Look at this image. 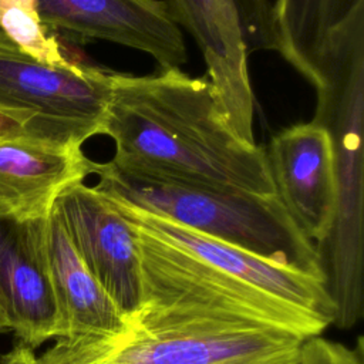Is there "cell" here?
I'll return each instance as SVG.
<instances>
[{
	"label": "cell",
	"instance_id": "cell-1",
	"mask_svg": "<svg viewBox=\"0 0 364 364\" xmlns=\"http://www.w3.org/2000/svg\"><path fill=\"white\" fill-rule=\"evenodd\" d=\"M104 135L119 168L276 196L266 149L235 134L206 77L112 73Z\"/></svg>",
	"mask_w": 364,
	"mask_h": 364
},
{
	"label": "cell",
	"instance_id": "cell-2",
	"mask_svg": "<svg viewBox=\"0 0 364 364\" xmlns=\"http://www.w3.org/2000/svg\"><path fill=\"white\" fill-rule=\"evenodd\" d=\"M317 94L313 119L330 134L336 169V210L326 236L316 243L333 324L354 327L364 311V6L330 37L311 82Z\"/></svg>",
	"mask_w": 364,
	"mask_h": 364
},
{
	"label": "cell",
	"instance_id": "cell-3",
	"mask_svg": "<svg viewBox=\"0 0 364 364\" xmlns=\"http://www.w3.org/2000/svg\"><path fill=\"white\" fill-rule=\"evenodd\" d=\"M54 340L37 364H300L306 338L239 313L142 297L118 334Z\"/></svg>",
	"mask_w": 364,
	"mask_h": 364
},
{
	"label": "cell",
	"instance_id": "cell-4",
	"mask_svg": "<svg viewBox=\"0 0 364 364\" xmlns=\"http://www.w3.org/2000/svg\"><path fill=\"white\" fill-rule=\"evenodd\" d=\"M94 173L97 188L119 202L323 280L314 243L301 233L277 195L128 171L111 161L95 162Z\"/></svg>",
	"mask_w": 364,
	"mask_h": 364
},
{
	"label": "cell",
	"instance_id": "cell-5",
	"mask_svg": "<svg viewBox=\"0 0 364 364\" xmlns=\"http://www.w3.org/2000/svg\"><path fill=\"white\" fill-rule=\"evenodd\" d=\"M112 71L41 63L0 33V117L23 135L64 146L104 134Z\"/></svg>",
	"mask_w": 364,
	"mask_h": 364
},
{
	"label": "cell",
	"instance_id": "cell-6",
	"mask_svg": "<svg viewBox=\"0 0 364 364\" xmlns=\"http://www.w3.org/2000/svg\"><path fill=\"white\" fill-rule=\"evenodd\" d=\"M173 20L196 41L219 107L247 144L253 136L255 94L247 55L277 51L269 0H166Z\"/></svg>",
	"mask_w": 364,
	"mask_h": 364
},
{
	"label": "cell",
	"instance_id": "cell-7",
	"mask_svg": "<svg viewBox=\"0 0 364 364\" xmlns=\"http://www.w3.org/2000/svg\"><path fill=\"white\" fill-rule=\"evenodd\" d=\"M53 210L84 264L125 317L142 303L135 228L97 186L75 182L55 199Z\"/></svg>",
	"mask_w": 364,
	"mask_h": 364
},
{
	"label": "cell",
	"instance_id": "cell-8",
	"mask_svg": "<svg viewBox=\"0 0 364 364\" xmlns=\"http://www.w3.org/2000/svg\"><path fill=\"white\" fill-rule=\"evenodd\" d=\"M44 27L77 41L100 40L151 55L162 70L188 60L166 0H36Z\"/></svg>",
	"mask_w": 364,
	"mask_h": 364
},
{
	"label": "cell",
	"instance_id": "cell-9",
	"mask_svg": "<svg viewBox=\"0 0 364 364\" xmlns=\"http://www.w3.org/2000/svg\"><path fill=\"white\" fill-rule=\"evenodd\" d=\"M46 218L0 219V333L10 330L31 348L64 336L47 266Z\"/></svg>",
	"mask_w": 364,
	"mask_h": 364
},
{
	"label": "cell",
	"instance_id": "cell-10",
	"mask_svg": "<svg viewBox=\"0 0 364 364\" xmlns=\"http://www.w3.org/2000/svg\"><path fill=\"white\" fill-rule=\"evenodd\" d=\"M108 196V195H107ZM118 210L136 228L168 242L206 263L296 309L333 324L334 307L324 282L311 274L282 267L253 253L205 236L162 216L129 206L109 196Z\"/></svg>",
	"mask_w": 364,
	"mask_h": 364
},
{
	"label": "cell",
	"instance_id": "cell-11",
	"mask_svg": "<svg viewBox=\"0 0 364 364\" xmlns=\"http://www.w3.org/2000/svg\"><path fill=\"white\" fill-rule=\"evenodd\" d=\"M266 156L282 205L314 245L330 229L336 210L334 151L327 129L311 119L276 132Z\"/></svg>",
	"mask_w": 364,
	"mask_h": 364
},
{
	"label": "cell",
	"instance_id": "cell-12",
	"mask_svg": "<svg viewBox=\"0 0 364 364\" xmlns=\"http://www.w3.org/2000/svg\"><path fill=\"white\" fill-rule=\"evenodd\" d=\"M95 162L80 146H64L23 134L0 136V219L46 218L57 196L94 173Z\"/></svg>",
	"mask_w": 364,
	"mask_h": 364
},
{
	"label": "cell",
	"instance_id": "cell-13",
	"mask_svg": "<svg viewBox=\"0 0 364 364\" xmlns=\"http://www.w3.org/2000/svg\"><path fill=\"white\" fill-rule=\"evenodd\" d=\"M44 245L63 337L121 333L127 317L84 264L53 209L46 218Z\"/></svg>",
	"mask_w": 364,
	"mask_h": 364
},
{
	"label": "cell",
	"instance_id": "cell-14",
	"mask_svg": "<svg viewBox=\"0 0 364 364\" xmlns=\"http://www.w3.org/2000/svg\"><path fill=\"white\" fill-rule=\"evenodd\" d=\"M363 6L364 0H276L277 51L313 82L330 37Z\"/></svg>",
	"mask_w": 364,
	"mask_h": 364
},
{
	"label": "cell",
	"instance_id": "cell-15",
	"mask_svg": "<svg viewBox=\"0 0 364 364\" xmlns=\"http://www.w3.org/2000/svg\"><path fill=\"white\" fill-rule=\"evenodd\" d=\"M0 33L30 57L54 65L68 60L55 36L41 23L36 0H0Z\"/></svg>",
	"mask_w": 364,
	"mask_h": 364
},
{
	"label": "cell",
	"instance_id": "cell-16",
	"mask_svg": "<svg viewBox=\"0 0 364 364\" xmlns=\"http://www.w3.org/2000/svg\"><path fill=\"white\" fill-rule=\"evenodd\" d=\"M300 364H364L363 338L358 337L357 346L350 348L320 336L309 337L301 346Z\"/></svg>",
	"mask_w": 364,
	"mask_h": 364
},
{
	"label": "cell",
	"instance_id": "cell-17",
	"mask_svg": "<svg viewBox=\"0 0 364 364\" xmlns=\"http://www.w3.org/2000/svg\"><path fill=\"white\" fill-rule=\"evenodd\" d=\"M0 364H37V357L31 347L20 343L9 353L0 355Z\"/></svg>",
	"mask_w": 364,
	"mask_h": 364
},
{
	"label": "cell",
	"instance_id": "cell-18",
	"mask_svg": "<svg viewBox=\"0 0 364 364\" xmlns=\"http://www.w3.org/2000/svg\"><path fill=\"white\" fill-rule=\"evenodd\" d=\"M9 134H21V132L11 122H9L0 117V136L9 135Z\"/></svg>",
	"mask_w": 364,
	"mask_h": 364
}]
</instances>
